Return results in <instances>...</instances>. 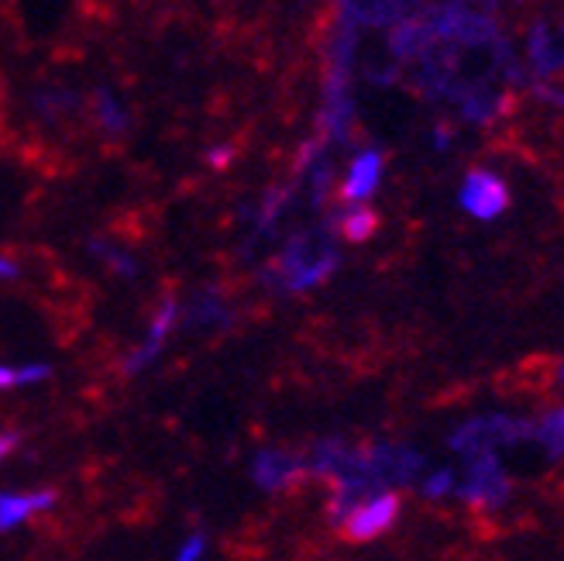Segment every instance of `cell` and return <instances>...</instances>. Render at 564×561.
<instances>
[{
    "label": "cell",
    "instance_id": "cell-4",
    "mask_svg": "<svg viewBox=\"0 0 564 561\" xmlns=\"http://www.w3.org/2000/svg\"><path fill=\"white\" fill-rule=\"evenodd\" d=\"M462 493L475 503H499L506 496V479H502L499 462L492 455L471 458V472H468V483Z\"/></svg>",
    "mask_w": 564,
    "mask_h": 561
},
{
    "label": "cell",
    "instance_id": "cell-10",
    "mask_svg": "<svg viewBox=\"0 0 564 561\" xmlns=\"http://www.w3.org/2000/svg\"><path fill=\"white\" fill-rule=\"evenodd\" d=\"M204 548H207L204 535H193V538H189V541L183 544V551H180V561H200Z\"/></svg>",
    "mask_w": 564,
    "mask_h": 561
},
{
    "label": "cell",
    "instance_id": "cell-5",
    "mask_svg": "<svg viewBox=\"0 0 564 561\" xmlns=\"http://www.w3.org/2000/svg\"><path fill=\"white\" fill-rule=\"evenodd\" d=\"M379 176H382V159L376 152L358 155L348 180H345V201L358 204V201H365V196H372V190L379 186Z\"/></svg>",
    "mask_w": 564,
    "mask_h": 561
},
{
    "label": "cell",
    "instance_id": "cell-6",
    "mask_svg": "<svg viewBox=\"0 0 564 561\" xmlns=\"http://www.w3.org/2000/svg\"><path fill=\"white\" fill-rule=\"evenodd\" d=\"M296 462L286 455V452H262L259 458H256V483L259 486H265V489H279V486H286L293 475H296Z\"/></svg>",
    "mask_w": 564,
    "mask_h": 561
},
{
    "label": "cell",
    "instance_id": "cell-2",
    "mask_svg": "<svg viewBox=\"0 0 564 561\" xmlns=\"http://www.w3.org/2000/svg\"><path fill=\"white\" fill-rule=\"evenodd\" d=\"M462 207L478 220H492L510 207V190H506V183L499 176L475 170V173H468V180L462 186Z\"/></svg>",
    "mask_w": 564,
    "mask_h": 561
},
{
    "label": "cell",
    "instance_id": "cell-1",
    "mask_svg": "<svg viewBox=\"0 0 564 561\" xmlns=\"http://www.w3.org/2000/svg\"><path fill=\"white\" fill-rule=\"evenodd\" d=\"M400 517V496L397 493H376L369 499H361L355 510H348L341 535L348 541H372L397 524Z\"/></svg>",
    "mask_w": 564,
    "mask_h": 561
},
{
    "label": "cell",
    "instance_id": "cell-11",
    "mask_svg": "<svg viewBox=\"0 0 564 561\" xmlns=\"http://www.w3.org/2000/svg\"><path fill=\"white\" fill-rule=\"evenodd\" d=\"M451 486H455V479H451V472H437L434 479H431L427 486H423V489H427L431 496H441V493H444V489H451Z\"/></svg>",
    "mask_w": 564,
    "mask_h": 561
},
{
    "label": "cell",
    "instance_id": "cell-9",
    "mask_svg": "<svg viewBox=\"0 0 564 561\" xmlns=\"http://www.w3.org/2000/svg\"><path fill=\"white\" fill-rule=\"evenodd\" d=\"M538 438L547 444V452H551V455H561V452H564V407L544 420V424L538 428Z\"/></svg>",
    "mask_w": 564,
    "mask_h": 561
},
{
    "label": "cell",
    "instance_id": "cell-7",
    "mask_svg": "<svg viewBox=\"0 0 564 561\" xmlns=\"http://www.w3.org/2000/svg\"><path fill=\"white\" fill-rule=\"evenodd\" d=\"M376 214L369 211V207H355V211H348L345 217H341V224H337V228H341V235L348 238V241H365L372 231H376Z\"/></svg>",
    "mask_w": 564,
    "mask_h": 561
},
{
    "label": "cell",
    "instance_id": "cell-3",
    "mask_svg": "<svg viewBox=\"0 0 564 561\" xmlns=\"http://www.w3.org/2000/svg\"><path fill=\"white\" fill-rule=\"evenodd\" d=\"M55 507V489H39V493H0V535L14 530L21 520L45 514Z\"/></svg>",
    "mask_w": 564,
    "mask_h": 561
},
{
    "label": "cell",
    "instance_id": "cell-8",
    "mask_svg": "<svg viewBox=\"0 0 564 561\" xmlns=\"http://www.w3.org/2000/svg\"><path fill=\"white\" fill-rule=\"evenodd\" d=\"M48 366H21V369H11V366H0V389H11V386H32V382H42L48 379Z\"/></svg>",
    "mask_w": 564,
    "mask_h": 561
}]
</instances>
